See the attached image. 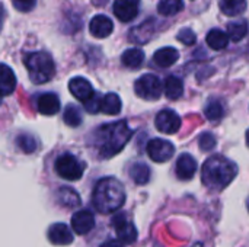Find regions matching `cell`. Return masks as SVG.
<instances>
[{
	"instance_id": "cell-21",
	"label": "cell",
	"mask_w": 249,
	"mask_h": 247,
	"mask_svg": "<svg viewBox=\"0 0 249 247\" xmlns=\"http://www.w3.org/2000/svg\"><path fill=\"white\" fill-rule=\"evenodd\" d=\"M163 90H165V95L168 99L177 100L184 93V83L179 77L169 76V77H166V80L163 83Z\"/></svg>"
},
{
	"instance_id": "cell-23",
	"label": "cell",
	"mask_w": 249,
	"mask_h": 247,
	"mask_svg": "<svg viewBox=\"0 0 249 247\" xmlns=\"http://www.w3.org/2000/svg\"><path fill=\"white\" fill-rule=\"evenodd\" d=\"M121 63L128 68H140L144 63V52L139 48H128L123 52Z\"/></svg>"
},
{
	"instance_id": "cell-26",
	"label": "cell",
	"mask_w": 249,
	"mask_h": 247,
	"mask_svg": "<svg viewBox=\"0 0 249 247\" xmlns=\"http://www.w3.org/2000/svg\"><path fill=\"white\" fill-rule=\"evenodd\" d=\"M247 0H220V10L226 16H238L247 10Z\"/></svg>"
},
{
	"instance_id": "cell-18",
	"label": "cell",
	"mask_w": 249,
	"mask_h": 247,
	"mask_svg": "<svg viewBox=\"0 0 249 247\" xmlns=\"http://www.w3.org/2000/svg\"><path fill=\"white\" fill-rule=\"evenodd\" d=\"M114 15L121 22H130L139 15L137 4L125 1V0H115L114 3Z\"/></svg>"
},
{
	"instance_id": "cell-1",
	"label": "cell",
	"mask_w": 249,
	"mask_h": 247,
	"mask_svg": "<svg viewBox=\"0 0 249 247\" xmlns=\"http://www.w3.org/2000/svg\"><path fill=\"white\" fill-rule=\"evenodd\" d=\"M133 137V130L125 121H117L101 125L92 135V146L101 159H109L118 154Z\"/></svg>"
},
{
	"instance_id": "cell-31",
	"label": "cell",
	"mask_w": 249,
	"mask_h": 247,
	"mask_svg": "<svg viewBox=\"0 0 249 247\" xmlns=\"http://www.w3.org/2000/svg\"><path fill=\"white\" fill-rule=\"evenodd\" d=\"M64 122L69 125V127H79L82 124V114H80V109L76 106V105H69L64 111Z\"/></svg>"
},
{
	"instance_id": "cell-41",
	"label": "cell",
	"mask_w": 249,
	"mask_h": 247,
	"mask_svg": "<svg viewBox=\"0 0 249 247\" xmlns=\"http://www.w3.org/2000/svg\"><path fill=\"white\" fill-rule=\"evenodd\" d=\"M0 105H1V96H0Z\"/></svg>"
},
{
	"instance_id": "cell-17",
	"label": "cell",
	"mask_w": 249,
	"mask_h": 247,
	"mask_svg": "<svg viewBox=\"0 0 249 247\" xmlns=\"http://www.w3.org/2000/svg\"><path fill=\"white\" fill-rule=\"evenodd\" d=\"M16 89V76L13 70L0 63V96H9Z\"/></svg>"
},
{
	"instance_id": "cell-40",
	"label": "cell",
	"mask_w": 249,
	"mask_h": 247,
	"mask_svg": "<svg viewBox=\"0 0 249 247\" xmlns=\"http://www.w3.org/2000/svg\"><path fill=\"white\" fill-rule=\"evenodd\" d=\"M193 247H203V245H201V243H196Z\"/></svg>"
},
{
	"instance_id": "cell-4",
	"label": "cell",
	"mask_w": 249,
	"mask_h": 247,
	"mask_svg": "<svg viewBox=\"0 0 249 247\" xmlns=\"http://www.w3.org/2000/svg\"><path fill=\"white\" fill-rule=\"evenodd\" d=\"M25 67L28 70L31 82L35 84H44L50 82L55 74V64L48 52L36 51L25 57Z\"/></svg>"
},
{
	"instance_id": "cell-3",
	"label": "cell",
	"mask_w": 249,
	"mask_h": 247,
	"mask_svg": "<svg viewBox=\"0 0 249 247\" xmlns=\"http://www.w3.org/2000/svg\"><path fill=\"white\" fill-rule=\"evenodd\" d=\"M92 202L101 214L115 213L125 202V189L118 179L104 178L95 185Z\"/></svg>"
},
{
	"instance_id": "cell-2",
	"label": "cell",
	"mask_w": 249,
	"mask_h": 247,
	"mask_svg": "<svg viewBox=\"0 0 249 247\" xmlns=\"http://www.w3.org/2000/svg\"><path fill=\"white\" fill-rule=\"evenodd\" d=\"M236 175L238 166L235 162L225 156H212L203 165L201 181L212 191H223L233 182Z\"/></svg>"
},
{
	"instance_id": "cell-33",
	"label": "cell",
	"mask_w": 249,
	"mask_h": 247,
	"mask_svg": "<svg viewBox=\"0 0 249 247\" xmlns=\"http://www.w3.org/2000/svg\"><path fill=\"white\" fill-rule=\"evenodd\" d=\"M177 38L184 44V45H194L196 41H197V35L194 33L193 29L190 28H184L179 31V33L177 35Z\"/></svg>"
},
{
	"instance_id": "cell-27",
	"label": "cell",
	"mask_w": 249,
	"mask_h": 247,
	"mask_svg": "<svg viewBox=\"0 0 249 247\" xmlns=\"http://www.w3.org/2000/svg\"><path fill=\"white\" fill-rule=\"evenodd\" d=\"M228 36L229 39L235 41V42H239L242 41L247 33H248V23L245 20H235V22H231L228 25Z\"/></svg>"
},
{
	"instance_id": "cell-14",
	"label": "cell",
	"mask_w": 249,
	"mask_h": 247,
	"mask_svg": "<svg viewBox=\"0 0 249 247\" xmlns=\"http://www.w3.org/2000/svg\"><path fill=\"white\" fill-rule=\"evenodd\" d=\"M112 29H114V23L105 15H96V16H93L92 20H90V23H89L90 33L95 38H99V39L109 36L112 33Z\"/></svg>"
},
{
	"instance_id": "cell-10",
	"label": "cell",
	"mask_w": 249,
	"mask_h": 247,
	"mask_svg": "<svg viewBox=\"0 0 249 247\" xmlns=\"http://www.w3.org/2000/svg\"><path fill=\"white\" fill-rule=\"evenodd\" d=\"M95 227V215L89 210H80L71 217V229L79 236H86Z\"/></svg>"
},
{
	"instance_id": "cell-24",
	"label": "cell",
	"mask_w": 249,
	"mask_h": 247,
	"mask_svg": "<svg viewBox=\"0 0 249 247\" xmlns=\"http://www.w3.org/2000/svg\"><path fill=\"white\" fill-rule=\"evenodd\" d=\"M128 175L133 179L134 183L137 185H146L150 181L152 172L150 167L144 163H134L130 169H128Z\"/></svg>"
},
{
	"instance_id": "cell-22",
	"label": "cell",
	"mask_w": 249,
	"mask_h": 247,
	"mask_svg": "<svg viewBox=\"0 0 249 247\" xmlns=\"http://www.w3.org/2000/svg\"><path fill=\"white\" fill-rule=\"evenodd\" d=\"M121 99L117 93H107L101 99V112L105 115H118L121 112Z\"/></svg>"
},
{
	"instance_id": "cell-9",
	"label": "cell",
	"mask_w": 249,
	"mask_h": 247,
	"mask_svg": "<svg viewBox=\"0 0 249 247\" xmlns=\"http://www.w3.org/2000/svg\"><path fill=\"white\" fill-rule=\"evenodd\" d=\"M155 125L163 134H175V132H178L181 130L182 121H181L179 115L175 111L163 109L156 115Z\"/></svg>"
},
{
	"instance_id": "cell-7",
	"label": "cell",
	"mask_w": 249,
	"mask_h": 247,
	"mask_svg": "<svg viewBox=\"0 0 249 247\" xmlns=\"http://www.w3.org/2000/svg\"><path fill=\"white\" fill-rule=\"evenodd\" d=\"M147 154L149 157L156 163H165L172 159L175 153V147L172 143L162 140V138H153L147 143Z\"/></svg>"
},
{
	"instance_id": "cell-13",
	"label": "cell",
	"mask_w": 249,
	"mask_h": 247,
	"mask_svg": "<svg viewBox=\"0 0 249 247\" xmlns=\"http://www.w3.org/2000/svg\"><path fill=\"white\" fill-rule=\"evenodd\" d=\"M175 172H177L178 179H181V181L193 179V176L197 172V162H196V159L191 154H188V153L181 154L178 157V160H177Z\"/></svg>"
},
{
	"instance_id": "cell-8",
	"label": "cell",
	"mask_w": 249,
	"mask_h": 247,
	"mask_svg": "<svg viewBox=\"0 0 249 247\" xmlns=\"http://www.w3.org/2000/svg\"><path fill=\"white\" fill-rule=\"evenodd\" d=\"M112 226L117 231L120 242H123L124 245H130V243H134L137 240V229L125 217V214H123V213L117 214L112 218Z\"/></svg>"
},
{
	"instance_id": "cell-35",
	"label": "cell",
	"mask_w": 249,
	"mask_h": 247,
	"mask_svg": "<svg viewBox=\"0 0 249 247\" xmlns=\"http://www.w3.org/2000/svg\"><path fill=\"white\" fill-rule=\"evenodd\" d=\"M101 99L102 98H99L98 95H95L90 100H88L85 103V109L89 114H98V112H101Z\"/></svg>"
},
{
	"instance_id": "cell-11",
	"label": "cell",
	"mask_w": 249,
	"mask_h": 247,
	"mask_svg": "<svg viewBox=\"0 0 249 247\" xmlns=\"http://www.w3.org/2000/svg\"><path fill=\"white\" fill-rule=\"evenodd\" d=\"M69 90L77 100H80L83 103H86L88 100H90L95 96V90H93L90 82L86 80L85 77H73L69 82Z\"/></svg>"
},
{
	"instance_id": "cell-20",
	"label": "cell",
	"mask_w": 249,
	"mask_h": 247,
	"mask_svg": "<svg viewBox=\"0 0 249 247\" xmlns=\"http://www.w3.org/2000/svg\"><path fill=\"white\" fill-rule=\"evenodd\" d=\"M57 202L64 208H77L80 205V195L69 186H61L57 191Z\"/></svg>"
},
{
	"instance_id": "cell-39",
	"label": "cell",
	"mask_w": 249,
	"mask_h": 247,
	"mask_svg": "<svg viewBox=\"0 0 249 247\" xmlns=\"http://www.w3.org/2000/svg\"><path fill=\"white\" fill-rule=\"evenodd\" d=\"M247 144H248V147H249V130L247 131Z\"/></svg>"
},
{
	"instance_id": "cell-28",
	"label": "cell",
	"mask_w": 249,
	"mask_h": 247,
	"mask_svg": "<svg viewBox=\"0 0 249 247\" xmlns=\"http://www.w3.org/2000/svg\"><path fill=\"white\" fill-rule=\"evenodd\" d=\"M16 146L19 147V150H22L25 154H32L36 151L38 148V141L32 134L28 132H22L16 137Z\"/></svg>"
},
{
	"instance_id": "cell-15",
	"label": "cell",
	"mask_w": 249,
	"mask_h": 247,
	"mask_svg": "<svg viewBox=\"0 0 249 247\" xmlns=\"http://www.w3.org/2000/svg\"><path fill=\"white\" fill-rule=\"evenodd\" d=\"M36 108L42 115H55L60 111V99L55 93H42L36 99Z\"/></svg>"
},
{
	"instance_id": "cell-5",
	"label": "cell",
	"mask_w": 249,
	"mask_h": 247,
	"mask_svg": "<svg viewBox=\"0 0 249 247\" xmlns=\"http://www.w3.org/2000/svg\"><path fill=\"white\" fill-rule=\"evenodd\" d=\"M85 170H86L85 162L79 160L76 156L70 153H64L55 160V172L61 179L71 181V182L79 181L82 179Z\"/></svg>"
},
{
	"instance_id": "cell-38",
	"label": "cell",
	"mask_w": 249,
	"mask_h": 247,
	"mask_svg": "<svg viewBox=\"0 0 249 247\" xmlns=\"http://www.w3.org/2000/svg\"><path fill=\"white\" fill-rule=\"evenodd\" d=\"M125 1H130V3H134V4H137L140 0H125Z\"/></svg>"
},
{
	"instance_id": "cell-42",
	"label": "cell",
	"mask_w": 249,
	"mask_h": 247,
	"mask_svg": "<svg viewBox=\"0 0 249 247\" xmlns=\"http://www.w3.org/2000/svg\"><path fill=\"white\" fill-rule=\"evenodd\" d=\"M248 210H249V199H248Z\"/></svg>"
},
{
	"instance_id": "cell-30",
	"label": "cell",
	"mask_w": 249,
	"mask_h": 247,
	"mask_svg": "<svg viewBox=\"0 0 249 247\" xmlns=\"http://www.w3.org/2000/svg\"><path fill=\"white\" fill-rule=\"evenodd\" d=\"M223 114H225V111H223V106H222V103L219 100H210L204 108V115L212 122L220 121Z\"/></svg>"
},
{
	"instance_id": "cell-12",
	"label": "cell",
	"mask_w": 249,
	"mask_h": 247,
	"mask_svg": "<svg viewBox=\"0 0 249 247\" xmlns=\"http://www.w3.org/2000/svg\"><path fill=\"white\" fill-rule=\"evenodd\" d=\"M48 240L55 246H69L73 243V233L69 226L63 223H55L48 229Z\"/></svg>"
},
{
	"instance_id": "cell-25",
	"label": "cell",
	"mask_w": 249,
	"mask_h": 247,
	"mask_svg": "<svg viewBox=\"0 0 249 247\" xmlns=\"http://www.w3.org/2000/svg\"><path fill=\"white\" fill-rule=\"evenodd\" d=\"M206 41H207V45L214 49V51H220V49H225L229 44V36L226 32H223L222 29H212L207 36H206Z\"/></svg>"
},
{
	"instance_id": "cell-6",
	"label": "cell",
	"mask_w": 249,
	"mask_h": 247,
	"mask_svg": "<svg viewBox=\"0 0 249 247\" xmlns=\"http://www.w3.org/2000/svg\"><path fill=\"white\" fill-rule=\"evenodd\" d=\"M163 84L155 74H144L134 83V92L144 100H158L162 95Z\"/></svg>"
},
{
	"instance_id": "cell-19",
	"label": "cell",
	"mask_w": 249,
	"mask_h": 247,
	"mask_svg": "<svg viewBox=\"0 0 249 247\" xmlns=\"http://www.w3.org/2000/svg\"><path fill=\"white\" fill-rule=\"evenodd\" d=\"M178 58H179V52L174 47H163L158 49L153 55V61L159 67H171L178 61Z\"/></svg>"
},
{
	"instance_id": "cell-29",
	"label": "cell",
	"mask_w": 249,
	"mask_h": 247,
	"mask_svg": "<svg viewBox=\"0 0 249 247\" xmlns=\"http://www.w3.org/2000/svg\"><path fill=\"white\" fill-rule=\"evenodd\" d=\"M184 7L182 0H159L158 12L162 16H174L178 12H181Z\"/></svg>"
},
{
	"instance_id": "cell-36",
	"label": "cell",
	"mask_w": 249,
	"mask_h": 247,
	"mask_svg": "<svg viewBox=\"0 0 249 247\" xmlns=\"http://www.w3.org/2000/svg\"><path fill=\"white\" fill-rule=\"evenodd\" d=\"M101 247H125V245L120 240H108V242L102 243Z\"/></svg>"
},
{
	"instance_id": "cell-34",
	"label": "cell",
	"mask_w": 249,
	"mask_h": 247,
	"mask_svg": "<svg viewBox=\"0 0 249 247\" xmlns=\"http://www.w3.org/2000/svg\"><path fill=\"white\" fill-rule=\"evenodd\" d=\"M12 3L19 12H31L35 7L36 0H12Z\"/></svg>"
},
{
	"instance_id": "cell-37",
	"label": "cell",
	"mask_w": 249,
	"mask_h": 247,
	"mask_svg": "<svg viewBox=\"0 0 249 247\" xmlns=\"http://www.w3.org/2000/svg\"><path fill=\"white\" fill-rule=\"evenodd\" d=\"M3 20H4V10L0 4V31H1V26H3Z\"/></svg>"
},
{
	"instance_id": "cell-16",
	"label": "cell",
	"mask_w": 249,
	"mask_h": 247,
	"mask_svg": "<svg viewBox=\"0 0 249 247\" xmlns=\"http://www.w3.org/2000/svg\"><path fill=\"white\" fill-rule=\"evenodd\" d=\"M153 33H155V22H153V19H149V20L140 23L139 26L133 28L130 31L128 38L137 44H147L150 41V38L153 36Z\"/></svg>"
},
{
	"instance_id": "cell-32",
	"label": "cell",
	"mask_w": 249,
	"mask_h": 247,
	"mask_svg": "<svg viewBox=\"0 0 249 247\" xmlns=\"http://www.w3.org/2000/svg\"><path fill=\"white\" fill-rule=\"evenodd\" d=\"M198 146H200V148L204 150V151L213 150V148L216 147V138H214V135L210 134V132L201 134L200 138H198Z\"/></svg>"
}]
</instances>
